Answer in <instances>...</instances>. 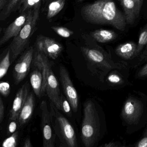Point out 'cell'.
<instances>
[{
  "label": "cell",
  "mask_w": 147,
  "mask_h": 147,
  "mask_svg": "<svg viewBox=\"0 0 147 147\" xmlns=\"http://www.w3.org/2000/svg\"><path fill=\"white\" fill-rule=\"evenodd\" d=\"M83 20L88 23L109 25L124 31L127 23L124 15L113 0H97L83 6L80 9Z\"/></svg>",
  "instance_id": "6da1fadb"
},
{
  "label": "cell",
  "mask_w": 147,
  "mask_h": 147,
  "mask_svg": "<svg viewBox=\"0 0 147 147\" xmlns=\"http://www.w3.org/2000/svg\"><path fill=\"white\" fill-rule=\"evenodd\" d=\"M129 92L122 108L121 117L127 133L132 134L145 127L147 123V102L142 97Z\"/></svg>",
  "instance_id": "7a4b0ae2"
},
{
  "label": "cell",
  "mask_w": 147,
  "mask_h": 147,
  "mask_svg": "<svg viewBox=\"0 0 147 147\" xmlns=\"http://www.w3.org/2000/svg\"><path fill=\"white\" fill-rule=\"evenodd\" d=\"M32 61L34 66L41 70L43 74L42 96L46 93L51 102L58 108L60 96L59 84L48 57L37 50Z\"/></svg>",
  "instance_id": "3957f363"
},
{
  "label": "cell",
  "mask_w": 147,
  "mask_h": 147,
  "mask_svg": "<svg viewBox=\"0 0 147 147\" xmlns=\"http://www.w3.org/2000/svg\"><path fill=\"white\" fill-rule=\"evenodd\" d=\"M100 127L96 108L92 101H87L84 105V117L81 126V139L85 146L92 147L98 142Z\"/></svg>",
  "instance_id": "277c9868"
},
{
  "label": "cell",
  "mask_w": 147,
  "mask_h": 147,
  "mask_svg": "<svg viewBox=\"0 0 147 147\" xmlns=\"http://www.w3.org/2000/svg\"><path fill=\"white\" fill-rule=\"evenodd\" d=\"M39 14L40 10H28L25 24L19 34L13 38L9 46L11 63L15 61L26 47L31 36L36 29Z\"/></svg>",
  "instance_id": "5b68a950"
},
{
  "label": "cell",
  "mask_w": 147,
  "mask_h": 147,
  "mask_svg": "<svg viewBox=\"0 0 147 147\" xmlns=\"http://www.w3.org/2000/svg\"><path fill=\"white\" fill-rule=\"evenodd\" d=\"M50 112L56 135L58 137L62 146L78 147L77 137L73 127L52 102L51 103Z\"/></svg>",
  "instance_id": "8992f818"
},
{
  "label": "cell",
  "mask_w": 147,
  "mask_h": 147,
  "mask_svg": "<svg viewBox=\"0 0 147 147\" xmlns=\"http://www.w3.org/2000/svg\"><path fill=\"white\" fill-rule=\"evenodd\" d=\"M40 111L43 147H54L57 135L46 101L40 104Z\"/></svg>",
  "instance_id": "52a82bcc"
},
{
  "label": "cell",
  "mask_w": 147,
  "mask_h": 147,
  "mask_svg": "<svg viewBox=\"0 0 147 147\" xmlns=\"http://www.w3.org/2000/svg\"><path fill=\"white\" fill-rule=\"evenodd\" d=\"M81 50L91 63L108 70L123 69L130 66L126 62H114L109 58H106L100 51L96 49L83 47L81 48Z\"/></svg>",
  "instance_id": "ba28073f"
},
{
  "label": "cell",
  "mask_w": 147,
  "mask_h": 147,
  "mask_svg": "<svg viewBox=\"0 0 147 147\" xmlns=\"http://www.w3.org/2000/svg\"><path fill=\"white\" fill-rule=\"evenodd\" d=\"M59 77L65 97L71 106L74 113L78 111L79 98L78 93L74 86L67 69L64 66L59 68Z\"/></svg>",
  "instance_id": "9c48e42d"
},
{
  "label": "cell",
  "mask_w": 147,
  "mask_h": 147,
  "mask_svg": "<svg viewBox=\"0 0 147 147\" xmlns=\"http://www.w3.org/2000/svg\"><path fill=\"white\" fill-rule=\"evenodd\" d=\"M36 46L38 51L53 60L56 59L63 50V46L59 42L42 35L37 38Z\"/></svg>",
  "instance_id": "30bf717a"
},
{
  "label": "cell",
  "mask_w": 147,
  "mask_h": 147,
  "mask_svg": "<svg viewBox=\"0 0 147 147\" xmlns=\"http://www.w3.org/2000/svg\"><path fill=\"white\" fill-rule=\"evenodd\" d=\"M34 48L29 47L18 60L13 70L15 84H19L26 77L30 69L33 58Z\"/></svg>",
  "instance_id": "8fae6325"
},
{
  "label": "cell",
  "mask_w": 147,
  "mask_h": 147,
  "mask_svg": "<svg viewBox=\"0 0 147 147\" xmlns=\"http://www.w3.org/2000/svg\"><path fill=\"white\" fill-rule=\"evenodd\" d=\"M29 85L26 83L20 88L15 98L9 113V120H18L19 115L29 94Z\"/></svg>",
  "instance_id": "7c38bea8"
},
{
  "label": "cell",
  "mask_w": 147,
  "mask_h": 147,
  "mask_svg": "<svg viewBox=\"0 0 147 147\" xmlns=\"http://www.w3.org/2000/svg\"><path fill=\"white\" fill-rule=\"evenodd\" d=\"M28 11L21 14L4 31L3 36L0 39V47L4 45L11 38L16 37L22 28L26 20Z\"/></svg>",
  "instance_id": "4fadbf2b"
},
{
  "label": "cell",
  "mask_w": 147,
  "mask_h": 147,
  "mask_svg": "<svg viewBox=\"0 0 147 147\" xmlns=\"http://www.w3.org/2000/svg\"><path fill=\"white\" fill-rule=\"evenodd\" d=\"M124 12V16L128 25H133L139 17L140 12L138 10L134 0H118Z\"/></svg>",
  "instance_id": "5bb4252c"
},
{
  "label": "cell",
  "mask_w": 147,
  "mask_h": 147,
  "mask_svg": "<svg viewBox=\"0 0 147 147\" xmlns=\"http://www.w3.org/2000/svg\"><path fill=\"white\" fill-rule=\"evenodd\" d=\"M35 106V98L32 93L28 94L24 106L19 115V125L22 126L28 121L32 117Z\"/></svg>",
  "instance_id": "9a60e30c"
},
{
  "label": "cell",
  "mask_w": 147,
  "mask_h": 147,
  "mask_svg": "<svg viewBox=\"0 0 147 147\" xmlns=\"http://www.w3.org/2000/svg\"><path fill=\"white\" fill-rule=\"evenodd\" d=\"M137 45L133 41L126 42L117 47L115 52L117 56L125 60L134 59Z\"/></svg>",
  "instance_id": "2e32d148"
},
{
  "label": "cell",
  "mask_w": 147,
  "mask_h": 147,
  "mask_svg": "<svg viewBox=\"0 0 147 147\" xmlns=\"http://www.w3.org/2000/svg\"><path fill=\"white\" fill-rule=\"evenodd\" d=\"M92 37L98 42L105 43L114 41L117 35L114 31L108 29H99L90 33Z\"/></svg>",
  "instance_id": "e0dca14e"
},
{
  "label": "cell",
  "mask_w": 147,
  "mask_h": 147,
  "mask_svg": "<svg viewBox=\"0 0 147 147\" xmlns=\"http://www.w3.org/2000/svg\"><path fill=\"white\" fill-rule=\"evenodd\" d=\"M43 74L41 70L36 68L31 73L30 83L34 91L38 97L42 96V86L43 80Z\"/></svg>",
  "instance_id": "ac0fdd59"
},
{
  "label": "cell",
  "mask_w": 147,
  "mask_h": 147,
  "mask_svg": "<svg viewBox=\"0 0 147 147\" xmlns=\"http://www.w3.org/2000/svg\"><path fill=\"white\" fill-rule=\"evenodd\" d=\"M147 45V23L142 29L139 36V41L137 45L136 51L135 54L134 59L137 60L135 67H137L139 59Z\"/></svg>",
  "instance_id": "d6986e66"
},
{
  "label": "cell",
  "mask_w": 147,
  "mask_h": 147,
  "mask_svg": "<svg viewBox=\"0 0 147 147\" xmlns=\"http://www.w3.org/2000/svg\"><path fill=\"white\" fill-rule=\"evenodd\" d=\"M21 0H8L4 7L0 12V21H3L10 16L12 13L18 9Z\"/></svg>",
  "instance_id": "ffe728a7"
},
{
  "label": "cell",
  "mask_w": 147,
  "mask_h": 147,
  "mask_svg": "<svg viewBox=\"0 0 147 147\" xmlns=\"http://www.w3.org/2000/svg\"><path fill=\"white\" fill-rule=\"evenodd\" d=\"M65 0H55L49 3L47 9V18L50 20L56 16L63 9Z\"/></svg>",
  "instance_id": "44dd1931"
},
{
  "label": "cell",
  "mask_w": 147,
  "mask_h": 147,
  "mask_svg": "<svg viewBox=\"0 0 147 147\" xmlns=\"http://www.w3.org/2000/svg\"><path fill=\"white\" fill-rule=\"evenodd\" d=\"M40 4L41 0H21L19 3L18 10L20 14L30 9L40 10Z\"/></svg>",
  "instance_id": "7402d4cb"
},
{
  "label": "cell",
  "mask_w": 147,
  "mask_h": 147,
  "mask_svg": "<svg viewBox=\"0 0 147 147\" xmlns=\"http://www.w3.org/2000/svg\"><path fill=\"white\" fill-rule=\"evenodd\" d=\"M134 92L145 98L147 102V95L142 91H134ZM142 135L140 140L136 142L133 146L135 147H147V123L145 127Z\"/></svg>",
  "instance_id": "603a6c76"
},
{
  "label": "cell",
  "mask_w": 147,
  "mask_h": 147,
  "mask_svg": "<svg viewBox=\"0 0 147 147\" xmlns=\"http://www.w3.org/2000/svg\"><path fill=\"white\" fill-rule=\"evenodd\" d=\"M10 64V49L9 47L5 56L0 61V79L7 74Z\"/></svg>",
  "instance_id": "cb8c5ba5"
},
{
  "label": "cell",
  "mask_w": 147,
  "mask_h": 147,
  "mask_svg": "<svg viewBox=\"0 0 147 147\" xmlns=\"http://www.w3.org/2000/svg\"><path fill=\"white\" fill-rule=\"evenodd\" d=\"M59 110H61L65 114L69 117H71L72 115L71 106L65 96L60 95L59 98V104L58 108Z\"/></svg>",
  "instance_id": "d4e9b609"
},
{
  "label": "cell",
  "mask_w": 147,
  "mask_h": 147,
  "mask_svg": "<svg viewBox=\"0 0 147 147\" xmlns=\"http://www.w3.org/2000/svg\"><path fill=\"white\" fill-rule=\"evenodd\" d=\"M51 28L57 34L63 38H69L74 34L73 31L64 27L52 26Z\"/></svg>",
  "instance_id": "484cf974"
},
{
  "label": "cell",
  "mask_w": 147,
  "mask_h": 147,
  "mask_svg": "<svg viewBox=\"0 0 147 147\" xmlns=\"http://www.w3.org/2000/svg\"><path fill=\"white\" fill-rule=\"evenodd\" d=\"M18 137V132L14 133L10 137L7 138L3 142L2 146L4 147H16L17 146Z\"/></svg>",
  "instance_id": "4316f807"
},
{
  "label": "cell",
  "mask_w": 147,
  "mask_h": 147,
  "mask_svg": "<svg viewBox=\"0 0 147 147\" xmlns=\"http://www.w3.org/2000/svg\"><path fill=\"white\" fill-rule=\"evenodd\" d=\"M135 78L136 79L143 80L147 78V63L136 70Z\"/></svg>",
  "instance_id": "83f0119b"
},
{
  "label": "cell",
  "mask_w": 147,
  "mask_h": 147,
  "mask_svg": "<svg viewBox=\"0 0 147 147\" xmlns=\"http://www.w3.org/2000/svg\"><path fill=\"white\" fill-rule=\"evenodd\" d=\"M10 92V86L7 82H0V93L3 96H8Z\"/></svg>",
  "instance_id": "f1b7e54d"
},
{
  "label": "cell",
  "mask_w": 147,
  "mask_h": 147,
  "mask_svg": "<svg viewBox=\"0 0 147 147\" xmlns=\"http://www.w3.org/2000/svg\"><path fill=\"white\" fill-rule=\"evenodd\" d=\"M102 147H129L126 145V143H121L119 142H111L108 143H106L102 145Z\"/></svg>",
  "instance_id": "f546056e"
},
{
  "label": "cell",
  "mask_w": 147,
  "mask_h": 147,
  "mask_svg": "<svg viewBox=\"0 0 147 147\" xmlns=\"http://www.w3.org/2000/svg\"><path fill=\"white\" fill-rule=\"evenodd\" d=\"M146 60H147V45L144 49V51L139 59L138 64H137V67L141 65L142 63L146 62Z\"/></svg>",
  "instance_id": "4dcf8cb0"
},
{
  "label": "cell",
  "mask_w": 147,
  "mask_h": 147,
  "mask_svg": "<svg viewBox=\"0 0 147 147\" xmlns=\"http://www.w3.org/2000/svg\"><path fill=\"white\" fill-rule=\"evenodd\" d=\"M17 128V124L15 122L13 121L10 123V124L9 125L8 131L9 133H15L16 130Z\"/></svg>",
  "instance_id": "1f68e13d"
},
{
  "label": "cell",
  "mask_w": 147,
  "mask_h": 147,
  "mask_svg": "<svg viewBox=\"0 0 147 147\" xmlns=\"http://www.w3.org/2000/svg\"><path fill=\"white\" fill-rule=\"evenodd\" d=\"M4 116V106L2 100L0 97V123L1 122Z\"/></svg>",
  "instance_id": "d6a6232c"
},
{
  "label": "cell",
  "mask_w": 147,
  "mask_h": 147,
  "mask_svg": "<svg viewBox=\"0 0 147 147\" xmlns=\"http://www.w3.org/2000/svg\"><path fill=\"white\" fill-rule=\"evenodd\" d=\"M136 3V6L139 12H140L142 6V2L143 0H134Z\"/></svg>",
  "instance_id": "836d02e7"
},
{
  "label": "cell",
  "mask_w": 147,
  "mask_h": 147,
  "mask_svg": "<svg viewBox=\"0 0 147 147\" xmlns=\"http://www.w3.org/2000/svg\"><path fill=\"white\" fill-rule=\"evenodd\" d=\"M23 147H33L32 145V143H31V141L29 138H27L26 140H25V142H24Z\"/></svg>",
  "instance_id": "e575fe53"
},
{
  "label": "cell",
  "mask_w": 147,
  "mask_h": 147,
  "mask_svg": "<svg viewBox=\"0 0 147 147\" xmlns=\"http://www.w3.org/2000/svg\"><path fill=\"white\" fill-rule=\"evenodd\" d=\"M8 0H0V12L4 7Z\"/></svg>",
  "instance_id": "d590c367"
},
{
  "label": "cell",
  "mask_w": 147,
  "mask_h": 147,
  "mask_svg": "<svg viewBox=\"0 0 147 147\" xmlns=\"http://www.w3.org/2000/svg\"><path fill=\"white\" fill-rule=\"evenodd\" d=\"M76 1L78 2H81L83 1L84 0H76Z\"/></svg>",
  "instance_id": "8d00e7d4"
},
{
  "label": "cell",
  "mask_w": 147,
  "mask_h": 147,
  "mask_svg": "<svg viewBox=\"0 0 147 147\" xmlns=\"http://www.w3.org/2000/svg\"><path fill=\"white\" fill-rule=\"evenodd\" d=\"M1 27H0V33H1Z\"/></svg>",
  "instance_id": "74e56055"
},
{
  "label": "cell",
  "mask_w": 147,
  "mask_h": 147,
  "mask_svg": "<svg viewBox=\"0 0 147 147\" xmlns=\"http://www.w3.org/2000/svg\"><path fill=\"white\" fill-rule=\"evenodd\" d=\"M48 1H49V0H48ZM50 1H55V0H50Z\"/></svg>",
  "instance_id": "f35d334b"
}]
</instances>
